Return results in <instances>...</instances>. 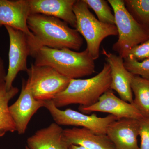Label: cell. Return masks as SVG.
Segmentation results:
<instances>
[{
    "label": "cell",
    "instance_id": "obj_14",
    "mask_svg": "<svg viewBox=\"0 0 149 149\" xmlns=\"http://www.w3.org/2000/svg\"><path fill=\"white\" fill-rule=\"evenodd\" d=\"M31 14H41L61 19L75 28L73 7L76 0H28Z\"/></svg>",
    "mask_w": 149,
    "mask_h": 149
},
{
    "label": "cell",
    "instance_id": "obj_6",
    "mask_svg": "<svg viewBox=\"0 0 149 149\" xmlns=\"http://www.w3.org/2000/svg\"><path fill=\"white\" fill-rule=\"evenodd\" d=\"M25 85L37 100H52L64 91L71 79L59 73L51 67L32 64L27 71Z\"/></svg>",
    "mask_w": 149,
    "mask_h": 149
},
{
    "label": "cell",
    "instance_id": "obj_11",
    "mask_svg": "<svg viewBox=\"0 0 149 149\" xmlns=\"http://www.w3.org/2000/svg\"><path fill=\"white\" fill-rule=\"evenodd\" d=\"M30 15L28 0H0V27H13L32 39L34 35L27 25V19Z\"/></svg>",
    "mask_w": 149,
    "mask_h": 149
},
{
    "label": "cell",
    "instance_id": "obj_10",
    "mask_svg": "<svg viewBox=\"0 0 149 149\" xmlns=\"http://www.w3.org/2000/svg\"><path fill=\"white\" fill-rule=\"evenodd\" d=\"M45 101L37 100L22 81V87L19 97L9 107L14 121L16 131L22 135L25 133L28 123L33 116L41 108L45 107Z\"/></svg>",
    "mask_w": 149,
    "mask_h": 149
},
{
    "label": "cell",
    "instance_id": "obj_15",
    "mask_svg": "<svg viewBox=\"0 0 149 149\" xmlns=\"http://www.w3.org/2000/svg\"><path fill=\"white\" fill-rule=\"evenodd\" d=\"M63 139L69 146L77 145L85 149H116L106 135L96 133L87 128L63 129Z\"/></svg>",
    "mask_w": 149,
    "mask_h": 149
},
{
    "label": "cell",
    "instance_id": "obj_2",
    "mask_svg": "<svg viewBox=\"0 0 149 149\" xmlns=\"http://www.w3.org/2000/svg\"><path fill=\"white\" fill-rule=\"evenodd\" d=\"M35 65L53 68L63 76L77 79L95 73V60L87 49L81 52L68 49L42 47L32 56Z\"/></svg>",
    "mask_w": 149,
    "mask_h": 149
},
{
    "label": "cell",
    "instance_id": "obj_23",
    "mask_svg": "<svg viewBox=\"0 0 149 149\" xmlns=\"http://www.w3.org/2000/svg\"><path fill=\"white\" fill-rule=\"evenodd\" d=\"M139 136L141 139L139 149H149V118L139 120Z\"/></svg>",
    "mask_w": 149,
    "mask_h": 149
},
{
    "label": "cell",
    "instance_id": "obj_1",
    "mask_svg": "<svg viewBox=\"0 0 149 149\" xmlns=\"http://www.w3.org/2000/svg\"><path fill=\"white\" fill-rule=\"evenodd\" d=\"M27 25L34 37H29L31 56L42 47L78 51L82 47L83 38L75 29L69 27L61 19L41 14H32Z\"/></svg>",
    "mask_w": 149,
    "mask_h": 149
},
{
    "label": "cell",
    "instance_id": "obj_25",
    "mask_svg": "<svg viewBox=\"0 0 149 149\" xmlns=\"http://www.w3.org/2000/svg\"><path fill=\"white\" fill-rule=\"evenodd\" d=\"M68 149H85L83 147L80 146H77V145H71L69 146Z\"/></svg>",
    "mask_w": 149,
    "mask_h": 149
},
{
    "label": "cell",
    "instance_id": "obj_19",
    "mask_svg": "<svg viewBox=\"0 0 149 149\" xmlns=\"http://www.w3.org/2000/svg\"><path fill=\"white\" fill-rule=\"evenodd\" d=\"M125 7L138 23L149 29V0H124Z\"/></svg>",
    "mask_w": 149,
    "mask_h": 149
},
{
    "label": "cell",
    "instance_id": "obj_5",
    "mask_svg": "<svg viewBox=\"0 0 149 149\" xmlns=\"http://www.w3.org/2000/svg\"><path fill=\"white\" fill-rule=\"evenodd\" d=\"M76 19L75 29L87 43V48L94 60L100 56V47L103 40L109 36L118 35L115 25L99 21L84 0H76L73 7Z\"/></svg>",
    "mask_w": 149,
    "mask_h": 149
},
{
    "label": "cell",
    "instance_id": "obj_8",
    "mask_svg": "<svg viewBox=\"0 0 149 149\" xmlns=\"http://www.w3.org/2000/svg\"><path fill=\"white\" fill-rule=\"evenodd\" d=\"M9 37V64L5 79L6 88L8 91L12 88L13 83L20 71H26L28 57L31 56L29 38L24 32L9 26H5Z\"/></svg>",
    "mask_w": 149,
    "mask_h": 149
},
{
    "label": "cell",
    "instance_id": "obj_9",
    "mask_svg": "<svg viewBox=\"0 0 149 149\" xmlns=\"http://www.w3.org/2000/svg\"><path fill=\"white\" fill-rule=\"evenodd\" d=\"M79 110L82 113L86 114L95 111L107 113L118 119L131 118L140 120L144 117L133 104L118 97L110 89L105 92L95 103L88 107L80 106Z\"/></svg>",
    "mask_w": 149,
    "mask_h": 149
},
{
    "label": "cell",
    "instance_id": "obj_16",
    "mask_svg": "<svg viewBox=\"0 0 149 149\" xmlns=\"http://www.w3.org/2000/svg\"><path fill=\"white\" fill-rule=\"evenodd\" d=\"M63 129L55 123L37 130L27 139L29 149H68L64 139Z\"/></svg>",
    "mask_w": 149,
    "mask_h": 149
},
{
    "label": "cell",
    "instance_id": "obj_4",
    "mask_svg": "<svg viewBox=\"0 0 149 149\" xmlns=\"http://www.w3.org/2000/svg\"><path fill=\"white\" fill-rule=\"evenodd\" d=\"M113 10L118 39L112 49L124 59L133 47L148 40L149 29L138 23L125 7L124 1L108 0Z\"/></svg>",
    "mask_w": 149,
    "mask_h": 149
},
{
    "label": "cell",
    "instance_id": "obj_17",
    "mask_svg": "<svg viewBox=\"0 0 149 149\" xmlns=\"http://www.w3.org/2000/svg\"><path fill=\"white\" fill-rule=\"evenodd\" d=\"M18 92V88L13 86L8 91L5 81L0 83V137L8 132L13 133L16 131L14 121L9 109L8 103Z\"/></svg>",
    "mask_w": 149,
    "mask_h": 149
},
{
    "label": "cell",
    "instance_id": "obj_22",
    "mask_svg": "<svg viewBox=\"0 0 149 149\" xmlns=\"http://www.w3.org/2000/svg\"><path fill=\"white\" fill-rule=\"evenodd\" d=\"M128 56L131 57L139 61L149 59V32L148 40L132 48L128 52Z\"/></svg>",
    "mask_w": 149,
    "mask_h": 149
},
{
    "label": "cell",
    "instance_id": "obj_21",
    "mask_svg": "<svg viewBox=\"0 0 149 149\" xmlns=\"http://www.w3.org/2000/svg\"><path fill=\"white\" fill-rule=\"evenodd\" d=\"M124 66L134 75L149 80V59L139 61L130 56L123 59Z\"/></svg>",
    "mask_w": 149,
    "mask_h": 149
},
{
    "label": "cell",
    "instance_id": "obj_26",
    "mask_svg": "<svg viewBox=\"0 0 149 149\" xmlns=\"http://www.w3.org/2000/svg\"><path fill=\"white\" fill-rule=\"evenodd\" d=\"M25 149H29V148L27 147V146H26V147H25Z\"/></svg>",
    "mask_w": 149,
    "mask_h": 149
},
{
    "label": "cell",
    "instance_id": "obj_12",
    "mask_svg": "<svg viewBox=\"0 0 149 149\" xmlns=\"http://www.w3.org/2000/svg\"><path fill=\"white\" fill-rule=\"evenodd\" d=\"M102 54L110 67L111 80L110 89L116 91L123 100L133 104L131 82L133 74L125 68L123 59L120 56L107 52L104 48H102Z\"/></svg>",
    "mask_w": 149,
    "mask_h": 149
},
{
    "label": "cell",
    "instance_id": "obj_24",
    "mask_svg": "<svg viewBox=\"0 0 149 149\" xmlns=\"http://www.w3.org/2000/svg\"><path fill=\"white\" fill-rule=\"evenodd\" d=\"M6 73L5 70L3 61L0 57V83L5 81Z\"/></svg>",
    "mask_w": 149,
    "mask_h": 149
},
{
    "label": "cell",
    "instance_id": "obj_13",
    "mask_svg": "<svg viewBox=\"0 0 149 149\" xmlns=\"http://www.w3.org/2000/svg\"><path fill=\"white\" fill-rule=\"evenodd\" d=\"M139 120L121 118L109 125L106 135L116 149H139Z\"/></svg>",
    "mask_w": 149,
    "mask_h": 149
},
{
    "label": "cell",
    "instance_id": "obj_20",
    "mask_svg": "<svg viewBox=\"0 0 149 149\" xmlns=\"http://www.w3.org/2000/svg\"><path fill=\"white\" fill-rule=\"evenodd\" d=\"M89 8L95 13L98 19L105 24L115 25L114 14H113L108 2L105 0H84Z\"/></svg>",
    "mask_w": 149,
    "mask_h": 149
},
{
    "label": "cell",
    "instance_id": "obj_3",
    "mask_svg": "<svg viewBox=\"0 0 149 149\" xmlns=\"http://www.w3.org/2000/svg\"><path fill=\"white\" fill-rule=\"evenodd\" d=\"M111 80L110 67L106 63H104L101 72L94 77L86 79H71L66 89L52 100L58 108L72 104L90 106L109 90Z\"/></svg>",
    "mask_w": 149,
    "mask_h": 149
},
{
    "label": "cell",
    "instance_id": "obj_7",
    "mask_svg": "<svg viewBox=\"0 0 149 149\" xmlns=\"http://www.w3.org/2000/svg\"><path fill=\"white\" fill-rule=\"evenodd\" d=\"M45 107L58 125L80 126L102 135H106L108 127L118 119L111 114L100 117L95 114L89 115L70 109L61 110L55 105L52 100L45 101Z\"/></svg>",
    "mask_w": 149,
    "mask_h": 149
},
{
    "label": "cell",
    "instance_id": "obj_18",
    "mask_svg": "<svg viewBox=\"0 0 149 149\" xmlns=\"http://www.w3.org/2000/svg\"><path fill=\"white\" fill-rule=\"evenodd\" d=\"M131 88L135 96L133 104L144 117L149 118V80L133 74Z\"/></svg>",
    "mask_w": 149,
    "mask_h": 149
}]
</instances>
